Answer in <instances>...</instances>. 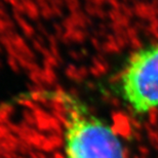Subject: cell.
<instances>
[{"label":"cell","instance_id":"cell-1","mask_svg":"<svg viewBox=\"0 0 158 158\" xmlns=\"http://www.w3.org/2000/svg\"><path fill=\"white\" fill-rule=\"evenodd\" d=\"M62 102L65 158H126L121 138L108 122L75 97L64 94Z\"/></svg>","mask_w":158,"mask_h":158},{"label":"cell","instance_id":"cell-2","mask_svg":"<svg viewBox=\"0 0 158 158\" xmlns=\"http://www.w3.org/2000/svg\"><path fill=\"white\" fill-rule=\"evenodd\" d=\"M116 85L120 99L132 114L144 116L158 109V42L129 56Z\"/></svg>","mask_w":158,"mask_h":158}]
</instances>
